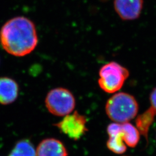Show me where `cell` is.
<instances>
[{"mask_svg": "<svg viewBox=\"0 0 156 156\" xmlns=\"http://www.w3.org/2000/svg\"><path fill=\"white\" fill-rule=\"evenodd\" d=\"M1 44L4 49L15 56H24L37 46L38 37L35 25L24 17L9 20L0 31Z\"/></svg>", "mask_w": 156, "mask_h": 156, "instance_id": "6da1fadb", "label": "cell"}, {"mask_svg": "<svg viewBox=\"0 0 156 156\" xmlns=\"http://www.w3.org/2000/svg\"><path fill=\"white\" fill-rule=\"evenodd\" d=\"M106 131L109 136L106 146L115 154H123L127 151V147L134 148L140 141V134L139 131L129 122H113L109 124Z\"/></svg>", "mask_w": 156, "mask_h": 156, "instance_id": "7a4b0ae2", "label": "cell"}, {"mask_svg": "<svg viewBox=\"0 0 156 156\" xmlns=\"http://www.w3.org/2000/svg\"><path fill=\"white\" fill-rule=\"evenodd\" d=\"M138 104L133 95L127 93H115L107 101L105 111L115 123H127L136 116Z\"/></svg>", "mask_w": 156, "mask_h": 156, "instance_id": "3957f363", "label": "cell"}, {"mask_svg": "<svg viewBox=\"0 0 156 156\" xmlns=\"http://www.w3.org/2000/svg\"><path fill=\"white\" fill-rule=\"evenodd\" d=\"M129 75L126 68L116 62H110L101 68L98 83L104 91L115 93L122 89Z\"/></svg>", "mask_w": 156, "mask_h": 156, "instance_id": "277c9868", "label": "cell"}, {"mask_svg": "<svg viewBox=\"0 0 156 156\" xmlns=\"http://www.w3.org/2000/svg\"><path fill=\"white\" fill-rule=\"evenodd\" d=\"M48 111L57 116H65L73 112L76 105L75 98L68 90L58 87L51 90L45 99Z\"/></svg>", "mask_w": 156, "mask_h": 156, "instance_id": "5b68a950", "label": "cell"}, {"mask_svg": "<svg viewBox=\"0 0 156 156\" xmlns=\"http://www.w3.org/2000/svg\"><path fill=\"white\" fill-rule=\"evenodd\" d=\"M86 124V117L75 111L64 116L62 120L55 126L70 139L78 140L88 131Z\"/></svg>", "mask_w": 156, "mask_h": 156, "instance_id": "8992f818", "label": "cell"}, {"mask_svg": "<svg viewBox=\"0 0 156 156\" xmlns=\"http://www.w3.org/2000/svg\"><path fill=\"white\" fill-rule=\"evenodd\" d=\"M143 4V0H115L114 7L122 20H133L140 16Z\"/></svg>", "mask_w": 156, "mask_h": 156, "instance_id": "52a82bcc", "label": "cell"}, {"mask_svg": "<svg viewBox=\"0 0 156 156\" xmlns=\"http://www.w3.org/2000/svg\"><path fill=\"white\" fill-rule=\"evenodd\" d=\"M37 156H68V151L63 143L55 138L42 140L36 151Z\"/></svg>", "mask_w": 156, "mask_h": 156, "instance_id": "ba28073f", "label": "cell"}, {"mask_svg": "<svg viewBox=\"0 0 156 156\" xmlns=\"http://www.w3.org/2000/svg\"><path fill=\"white\" fill-rule=\"evenodd\" d=\"M19 86L16 82L11 78H0V104L8 105L16 100Z\"/></svg>", "mask_w": 156, "mask_h": 156, "instance_id": "9c48e42d", "label": "cell"}, {"mask_svg": "<svg viewBox=\"0 0 156 156\" xmlns=\"http://www.w3.org/2000/svg\"><path fill=\"white\" fill-rule=\"evenodd\" d=\"M156 113L150 107L146 111L138 116L136 120V127L140 134L144 136L147 141L149 131L156 117Z\"/></svg>", "mask_w": 156, "mask_h": 156, "instance_id": "30bf717a", "label": "cell"}, {"mask_svg": "<svg viewBox=\"0 0 156 156\" xmlns=\"http://www.w3.org/2000/svg\"><path fill=\"white\" fill-rule=\"evenodd\" d=\"M8 156H37L33 144L28 140L18 141Z\"/></svg>", "mask_w": 156, "mask_h": 156, "instance_id": "8fae6325", "label": "cell"}, {"mask_svg": "<svg viewBox=\"0 0 156 156\" xmlns=\"http://www.w3.org/2000/svg\"><path fill=\"white\" fill-rule=\"evenodd\" d=\"M151 107L156 113V87L152 90L150 94Z\"/></svg>", "mask_w": 156, "mask_h": 156, "instance_id": "7c38bea8", "label": "cell"}]
</instances>
